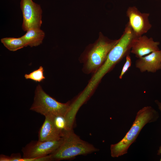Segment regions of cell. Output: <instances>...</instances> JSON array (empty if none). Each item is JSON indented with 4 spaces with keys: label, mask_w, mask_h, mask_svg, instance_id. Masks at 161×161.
I'll return each mask as SVG.
<instances>
[{
    "label": "cell",
    "mask_w": 161,
    "mask_h": 161,
    "mask_svg": "<svg viewBox=\"0 0 161 161\" xmlns=\"http://www.w3.org/2000/svg\"><path fill=\"white\" fill-rule=\"evenodd\" d=\"M137 37L128 23L119 41L110 51L104 63L92 74L86 85L88 89L95 91L103 77L129 54L133 42Z\"/></svg>",
    "instance_id": "6da1fadb"
},
{
    "label": "cell",
    "mask_w": 161,
    "mask_h": 161,
    "mask_svg": "<svg viewBox=\"0 0 161 161\" xmlns=\"http://www.w3.org/2000/svg\"><path fill=\"white\" fill-rule=\"evenodd\" d=\"M119 40L109 39L99 32L97 39L89 44L79 58V61L83 64V72L87 74L95 73L104 63L109 52Z\"/></svg>",
    "instance_id": "7a4b0ae2"
},
{
    "label": "cell",
    "mask_w": 161,
    "mask_h": 161,
    "mask_svg": "<svg viewBox=\"0 0 161 161\" xmlns=\"http://www.w3.org/2000/svg\"><path fill=\"white\" fill-rule=\"evenodd\" d=\"M158 117L157 112L151 106H145L140 110L131 128L124 137L118 143L111 145L112 157H118L127 154L130 146L135 141L144 126L154 122Z\"/></svg>",
    "instance_id": "3957f363"
},
{
    "label": "cell",
    "mask_w": 161,
    "mask_h": 161,
    "mask_svg": "<svg viewBox=\"0 0 161 161\" xmlns=\"http://www.w3.org/2000/svg\"><path fill=\"white\" fill-rule=\"evenodd\" d=\"M97 151L92 145L81 139L72 129L65 132L59 147L49 155L50 161H59L72 159Z\"/></svg>",
    "instance_id": "277c9868"
},
{
    "label": "cell",
    "mask_w": 161,
    "mask_h": 161,
    "mask_svg": "<svg viewBox=\"0 0 161 161\" xmlns=\"http://www.w3.org/2000/svg\"><path fill=\"white\" fill-rule=\"evenodd\" d=\"M70 104L69 101L65 103L57 101L47 93L38 84L35 89L34 101L30 110L45 117L48 115L65 117Z\"/></svg>",
    "instance_id": "5b68a950"
},
{
    "label": "cell",
    "mask_w": 161,
    "mask_h": 161,
    "mask_svg": "<svg viewBox=\"0 0 161 161\" xmlns=\"http://www.w3.org/2000/svg\"><path fill=\"white\" fill-rule=\"evenodd\" d=\"M63 140L41 142L32 141L22 149L23 161H34V159L50 154L59 146Z\"/></svg>",
    "instance_id": "8992f818"
},
{
    "label": "cell",
    "mask_w": 161,
    "mask_h": 161,
    "mask_svg": "<svg viewBox=\"0 0 161 161\" xmlns=\"http://www.w3.org/2000/svg\"><path fill=\"white\" fill-rule=\"evenodd\" d=\"M20 7L23 18L22 30L27 31L31 29L40 28L42 10L40 5L32 0H21Z\"/></svg>",
    "instance_id": "52a82bcc"
},
{
    "label": "cell",
    "mask_w": 161,
    "mask_h": 161,
    "mask_svg": "<svg viewBox=\"0 0 161 161\" xmlns=\"http://www.w3.org/2000/svg\"><path fill=\"white\" fill-rule=\"evenodd\" d=\"M150 14L142 13L135 6L130 7L126 12L128 22L135 35L139 37L147 33L151 28L148 17Z\"/></svg>",
    "instance_id": "ba28073f"
},
{
    "label": "cell",
    "mask_w": 161,
    "mask_h": 161,
    "mask_svg": "<svg viewBox=\"0 0 161 161\" xmlns=\"http://www.w3.org/2000/svg\"><path fill=\"white\" fill-rule=\"evenodd\" d=\"M160 43L155 41L152 38L145 35L137 37L133 41L130 52L139 58L151 52L160 50Z\"/></svg>",
    "instance_id": "9c48e42d"
},
{
    "label": "cell",
    "mask_w": 161,
    "mask_h": 161,
    "mask_svg": "<svg viewBox=\"0 0 161 161\" xmlns=\"http://www.w3.org/2000/svg\"><path fill=\"white\" fill-rule=\"evenodd\" d=\"M135 65L142 72L154 73L161 69V50L138 58Z\"/></svg>",
    "instance_id": "30bf717a"
},
{
    "label": "cell",
    "mask_w": 161,
    "mask_h": 161,
    "mask_svg": "<svg viewBox=\"0 0 161 161\" xmlns=\"http://www.w3.org/2000/svg\"><path fill=\"white\" fill-rule=\"evenodd\" d=\"M54 117L51 115L45 117V120L38 132L39 141L44 142L58 140L64 136L63 133L55 125Z\"/></svg>",
    "instance_id": "8fae6325"
},
{
    "label": "cell",
    "mask_w": 161,
    "mask_h": 161,
    "mask_svg": "<svg viewBox=\"0 0 161 161\" xmlns=\"http://www.w3.org/2000/svg\"><path fill=\"white\" fill-rule=\"evenodd\" d=\"M45 33L40 28L31 29L26 31L22 37L27 46L36 47L42 43L45 37Z\"/></svg>",
    "instance_id": "7c38bea8"
},
{
    "label": "cell",
    "mask_w": 161,
    "mask_h": 161,
    "mask_svg": "<svg viewBox=\"0 0 161 161\" xmlns=\"http://www.w3.org/2000/svg\"><path fill=\"white\" fill-rule=\"evenodd\" d=\"M1 41L7 49L12 51H15L27 47L26 44L22 36L18 38H1Z\"/></svg>",
    "instance_id": "4fadbf2b"
},
{
    "label": "cell",
    "mask_w": 161,
    "mask_h": 161,
    "mask_svg": "<svg viewBox=\"0 0 161 161\" xmlns=\"http://www.w3.org/2000/svg\"><path fill=\"white\" fill-rule=\"evenodd\" d=\"M44 69L42 66L28 74L24 75L25 78L26 79H30L36 82H40L45 79L44 75Z\"/></svg>",
    "instance_id": "5bb4252c"
},
{
    "label": "cell",
    "mask_w": 161,
    "mask_h": 161,
    "mask_svg": "<svg viewBox=\"0 0 161 161\" xmlns=\"http://www.w3.org/2000/svg\"><path fill=\"white\" fill-rule=\"evenodd\" d=\"M0 161H23V158L21 157L19 153L13 154L10 156L4 155H1Z\"/></svg>",
    "instance_id": "9a60e30c"
},
{
    "label": "cell",
    "mask_w": 161,
    "mask_h": 161,
    "mask_svg": "<svg viewBox=\"0 0 161 161\" xmlns=\"http://www.w3.org/2000/svg\"><path fill=\"white\" fill-rule=\"evenodd\" d=\"M126 62L122 68L121 71L119 76V78L122 79L125 74L128 71L131 64V60L129 54H128L126 56Z\"/></svg>",
    "instance_id": "2e32d148"
},
{
    "label": "cell",
    "mask_w": 161,
    "mask_h": 161,
    "mask_svg": "<svg viewBox=\"0 0 161 161\" xmlns=\"http://www.w3.org/2000/svg\"><path fill=\"white\" fill-rule=\"evenodd\" d=\"M155 102L157 105L159 109L161 112V102L158 100H156L155 101Z\"/></svg>",
    "instance_id": "e0dca14e"
},
{
    "label": "cell",
    "mask_w": 161,
    "mask_h": 161,
    "mask_svg": "<svg viewBox=\"0 0 161 161\" xmlns=\"http://www.w3.org/2000/svg\"><path fill=\"white\" fill-rule=\"evenodd\" d=\"M158 154H161V146L159 148V150H158ZM160 161H161V158L160 160Z\"/></svg>",
    "instance_id": "ac0fdd59"
}]
</instances>
